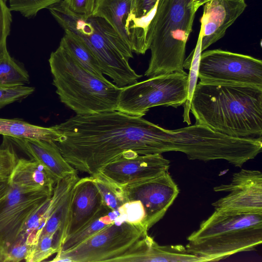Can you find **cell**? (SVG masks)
Wrapping results in <instances>:
<instances>
[{"mask_svg":"<svg viewBox=\"0 0 262 262\" xmlns=\"http://www.w3.org/2000/svg\"><path fill=\"white\" fill-rule=\"evenodd\" d=\"M154 123L118 111L76 115L53 126L55 142L65 160L90 176L119 158L154 154Z\"/></svg>","mask_w":262,"mask_h":262,"instance_id":"6da1fadb","label":"cell"},{"mask_svg":"<svg viewBox=\"0 0 262 262\" xmlns=\"http://www.w3.org/2000/svg\"><path fill=\"white\" fill-rule=\"evenodd\" d=\"M190 111L195 123L228 136L262 139V88L196 84Z\"/></svg>","mask_w":262,"mask_h":262,"instance_id":"7a4b0ae2","label":"cell"},{"mask_svg":"<svg viewBox=\"0 0 262 262\" xmlns=\"http://www.w3.org/2000/svg\"><path fill=\"white\" fill-rule=\"evenodd\" d=\"M48 9L64 30L71 31L86 44L96 57L103 74L117 86L123 88L142 77L129 63L133 57L131 48L105 19L75 13L62 0Z\"/></svg>","mask_w":262,"mask_h":262,"instance_id":"3957f363","label":"cell"},{"mask_svg":"<svg viewBox=\"0 0 262 262\" xmlns=\"http://www.w3.org/2000/svg\"><path fill=\"white\" fill-rule=\"evenodd\" d=\"M187 240V252L203 262L253 250L262 243V212L214 210Z\"/></svg>","mask_w":262,"mask_h":262,"instance_id":"277c9868","label":"cell"},{"mask_svg":"<svg viewBox=\"0 0 262 262\" xmlns=\"http://www.w3.org/2000/svg\"><path fill=\"white\" fill-rule=\"evenodd\" d=\"M49 63L60 101L77 115L117 110L122 88L88 71L62 45Z\"/></svg>","mask_w":262,"mask_h":262,"instance_id":"5b68a950","label":"cell"},{"mask_svg":"<svg viewBox=\"0 0 262 262\" xmlns=\"http://www.w3.org/2000/svg\"><path fill=\"white\" fill-rule=\"evenodd\" d=\"M196 12L191 0H159L147 32L151 56L145 76L184 71L186 43Z\"/></svg>","mask_w":262,"mask_h":262,"instance_id":"8992f818","label":"cell"},{"mask_svg":"<svg viewBox=\"0 0 262 262\" xmlns=\"http://www.w3.org/2000/svg\"><path fill=\"white\" fill-rule=\"evenodd\" d=\"M188 74L184 71L162 74L122 88L117 111L144 116L154 106L183 105L188 96Z\"/></svg>","mask_w":262,"mask_h":262,"instance_id":"52a82bcc","label":"cell"},{"mask_svg":"<svg viewBox=\"0 0 262 262\" xmlns=\"http://www.w3.org/2000/svg\"><path fill=\"white\" fill-rule=\"evenodd\" d=\"M147 234L142 228L124 223L112 224L74 248L57 253L52 261L110 262L126 252Z\"/></svg>","mask_w":262,"mask_h":262,"instance_id":"ba28073f","label":"cell"},{"mask_svg":"<svg viewBox=\"0 0 262 262\" xmlns=\"http://www.w3.org/2000/svg\"><path fill=\"white\" fill-rule=\"evenodd\" d=\"M199 78L203 83L248 85L262 88V61L221 49L201 54Z\"/></svg>","mask_w":262,"mask_h":262,"instance_id":"9c48e42d","label":"cell"},{"mask_svg":"<svg viewBox=\"0 0 262 262\" xmlns=\"http://www.w3.org/2000/svg\"><path fill=\"white\" fill-rule=\"evenodd\" d=\"M52 193L48 189L24 191L11 183L8 192L0 202V248L3 254L16 239L31 214Z\"/></svg>","mask_w":262,"mask_h":262,"instance_id":"30bf717a","label":"cell"},{"mask_svg":"<svg viewBox=\"0 0 262 262\" xmlns=\"http://www.w3.org/2000/svg\"><path fill=\"white\" fill-rule=\"evenodd\" d=\"M124 191L128 201H139L144 206L148 231L164 216L177 198L179 189L167 171L129 183L124 186Z\"/></svg>","mask_w":262,"mask_h":262,"instance_id":"8fae6325","label":"cell"},{"mask_svg":"<svg viewBox=\"0 0 262 262\" xmlns=\"http://www.w3.org/2000/svg\"><path fill=\"white\" fill-rule=\"evenodd\" d=\"M228 194L212 204L214 210L236 212H262V174L257 170L242 169L230 182L214 187Z\"/></svg>","mask_w":262,"mask_h":262,"instance_id":"7c38bea8","label":"cell"},{"mask_svg":"<svg viewBox=\"0 0 262 262\" xmlns=\"http://www.w3.org/2000/svg\"><path fill=\"white\" fill-rule=\"evenodd\" d=\"M110 211L103 204L92 177L79 178L72 189L64 241L96 218L106 215Z\"/></svg>","mask_w":262,"mask_h":262,"instance_id":"4fadbf2b","label":"cell"},{"mask_svg":"<svg viewBox=\"0 0 262 262\" xmlns=\"http://www.w3.org/2000/svg\"><path fill=\"white\" fill-rule=\"evenodd\" d=\"M169 167V160L162 154H155L119 158L103 166L97 172L123 186L160 174L168 171Z\"/></svg>","mask_w":262,"mask_h":262,"instance_id":"5bb4252c","label":"cell"},{"mask_svg":"<svg viewBox=\"0 0 262 262\" xmlns=\"http://www.w3.org/2000/svg\"><path fill=\"white\" fill-rule=\"evenodd\" d=\"M201 19L203 52L222 38L247 7L245 0H208Z\"/></svg>","mask_w":262,"mask_h":262,"instance_id":"9a60e30c","label":"cell"},{"mask_svg":"<svg viewBox=\"0 0 262 262\" xmlns=\"http://www.w3.org/2000/svg\"><path fill=\"white\" fill-rule=\"evenodd\" d=\"M203 262L181 245H159L146 234L126 252L110 262Z\"/></svg>","mask_w":262,"mask_h":262,"instance_id":"2e32d148","label":"cell"},{"mask_svg":"<svg viewBox=\"0 0 262 262\" xmlns=\"http://www.w3.org/2000/svg\"><path fill=\"white\" fill-rule=\"evenodd\" d=\"M79 179V178L76 173L56 182L47 212L46 222L40 231L36 241L39 237L44 235L57 234L61 246L64 241L72 189Z\"/></svg>","mask_w":262,"mask_h":262,"instance_id":"e0dca14e","label":"cell"},{"mask_svg":"<svg viewBox=\"0 0 262 262\" xmlns=\"http://www.w3.org/2000/svg\"><path fill=\"white\" fill-rule=\"evenodd\" d=\"M32 160L42 165L56 182L77 173L63 158L54 141L31 139L11 138Z\"/></svg>","mask_w":262,"mask_h":262,"instance_id":"ac0fdd59","label":"cell"},{"mask_svg":"<svg viewBox=\"0 0 262 262\" xmlns=\"http://www.w3.org/2000/svg\"><path fill=\"white\" fill-rule=\"evenodd\" d=\"M159 0H132L125 29L133 51L144 54L149 50L147 32Z\"/></svg>","mask_w":262,"mask_h":262,"instance_id":"d6986e66","label":"cell"},{"mask_svg":"<svg viewBox=\"0 0 262 262\" xmlns=\"http://www.w3.org/2000/svg\"><path fill=\"white\" fill-rule=\"evenodd\" d=\"M10 181L26 192L46 189L53 191L56 183L53 176L42 165L35 160L24 158H18Z\"/></svg>","mask_w":262,"mask_h":262,"instance_id":"ffe728a7","label":"cell"},{"mask_svg":"<svg viewBox=\"0 0 262 262\" xmlns=\"http://www.w3.org/2000/svg\"><path fill=\"white\" fill-rule=\"evenodd\" d=\"M132 3V0H97L92 14L105 19L129 47L125 23Z\"/></svg>","mask_w":262,"mask_h":262,"instance_id":"44dd1931","label":"cell"},{"mask_svg":"<svg viewBox=\"0 0 262 262\" xmlns=\"http://www.w3.org/2000/svg\"><path fill=\"white\" fill-rule=\"evenodd\" d=\"M0 135L5 137L56 142L58 134L53 127L31 124L20 119L0 118Z\"/></svg>","mask_w":262,"mask_h":262,"instance_id":"7402d4cb","label":"cell"},{"mask_svg":"<svg viewBox=\"0 0 262 262\" xmlns=\"http://www.w3.org/2000/svg\"><path fill=\"white\" fill-rule=\"evenodd\" d=\"M60 44L64 47L88 71L101 78H105L98 61L86 44L71 31L65 30Z\"/></svg>","mask_w":262,"mask_h":262,"instance_id":"603a6c76","label":"cell"},{"mask_svg":"<svg viewBox=\"0 0 262 262\" xmlns=\"http://www.w3.org/2000/svg\"><path fill=\"white\" fill-rule=\"evenodd\" d=\"M29 81L26 69L9 54L7 48L0 53V86L24 85Z\"/></svg>","mask_w":262,"mask_h":262,"instance_id":"cb8c5ba5","label":"cell"},{"mask_svg":"<svg viewBox=\"0 0 262 262\" xmlns=\"http://www.w3.org/2000/svg\"><path fill=\"white\" fill-rule=\"evenodd\" d=\"M90 176L100 193L103 204L111 211L118 210L128 202L124 191L125 185H119L99 172Z\"/></svg>","mask_w":262,"mask_h":262,"instance_id":"d4e9b609","label":"cell"},{"mask_svg":"<svg viewBox=\"0 0 262 262\" xmlns=\"http://www.w3.org/2000/svg\"><path fill=\"white\" fill-rule=\"evenodd\" d=\"M202 52L201 34L200 32L195 48L192 51L189 56L185 59L183 64L184 69L189 70L188 96L184 103V111L183 116L184 122H186L188 125L191 124L189 113L191 99L199 78V62Z\"/></svg>","mask_w":262,"mask_h":262,"instance_id":"484cf974","label":"cell"},{"mask_svg":"<svg viewBox=\"0 0 262 262\" xmlns=\"http://www.w3.org/2000/svg\"><path fill=\"white\" fill-rule=\"evenodd\" d=\"M114 223L108 213L96 218L78 231L67 237L57 253L65 252L74 248L103 228Z\"/></svg>","mask_w":262,"mask_h":262,"instance_id":"4316f807","label":"cell"},{"mask_svg":"<svg viewBox=\"0 0 262 262\" xmlns=\"http://www.w3.org/2000/svg\"><path fill=\"white\" fill-rule=\"evenodd\" d=\"M60 246V239L57 234L41 236L31 246L25 260L27 262L43 261L57 253Z\"/></svg>","mask_w":262,"mask_h":262,"instance_id":"83f0119b","label":"cell"},{"mask_svg":"<svg viewBox=\"0 0 262 262\" xmlns=\"http://www.w3.org/2000/svg\"><path fill=\"white\" fill-rule=\"evenodd\" d=\"M117 210L118 215L115 221V224L121 225L127 223L140 227L148 232L146 227L145 210L139 201H128Z\"/></svg>","mask_w":262,"mask_h":262,"instance_id":"f1b7e54d","label":"cell"},{"mask_svg":"<svg viewBox=\"0 0 262 262\" xmlns=\"http://www.w3.org/2000/svg\"><path fill=\"white\" fill-rule=\"evenodd\" d=\"M51 200V197L43 202L31 214L20 233L26 236L27 242L30 246L36 242L37 236L46 222L47 212Z\"/></svg>","mask_w":262,"mask_h":262,"instance_id":"f546056e","label":"cell"},{"mask_svg":"<svg viewBox=\"0 0 262 262\" xmlns=\"http://www.w3.org/2000/svg\"><path fill=\"white\" fill-rule=\"evenodd\" d=\"M62 0H10L11 11L19 12L27 18L34 17L40 10L48 8Z\"/></svg>","mask_w":262,"mask_h":262,"instance_id":"4dcf8cb0","label":"cell"},{"mask_svg":"<svg viewBox=\"0 0 262 262\" xmlns=\"http://www.w3.org/2000/svg\"><path fill=\"white\" fill-rule=\"evenodd\" d=\"M35 88L26 85L11 87L0 86V108L31 95Z\"/></svg>","mask_w":262,"mask_h":262,"instance_id":"1f68e13d","label":"cell"},{"mask_svg":"<svg viewBox=\"0 0 262 262\" xmlns=\"http://www.w3.org/2000/svg\"><path fill=\"white\" fill-rule=\"evenodd\" d=\"M31 246L26 236L20 233L15 242L4 251V262H19L25 260Z\"/></svg>","mask_w":262,"mask_h":262,"instance_id":"d6a6232c","label":"cell"},{"mask_svg":"<svg viewBox=\"0 0 262 262\" xmlns=\"http://www.w3.org/2000/svg\"><path fill=\"white\" fill-rule=\"evenodd\" d=\"M18 158L10 147L0 148V178L10 177Z\"/></svg>","mask_w":262,"mask_h":262,"instance_id":"836d02e7","label":"cell"},{"mask_svg":"<svg viewBox=\"0 0 262 262\" xmlns=\"http://www.w3.org/2000/svg\"><path fill=\"white\" fill-rule=\"evenodd\" d=\"M11 11L6 2L0 0V53L7 48V38L12 21Z\"/></svg>","mask_w":262,"mask_h":262,"instance_id":"e575fe53","label":"cell"},{"mask_svg":"<svg viewBox=\"0 0 262 262\" xmlns=\"http://www.w3.org/2000/svg\"><path fill=\"white\" fill-rule=\"evenodd\" d=\"M97 0H62L72 12L85 15H92Z\"/></svg>","mask_w":262,"mask_h":262,"instance_id":"d590c367","label":"cell"},{"mask_svg":"<svg viewBox=\"0 0 262 262\" xmlns=\"http://www.w3.org/2000/svg\"><path fill=\"white\" fill-rule=\"evenodd\" d=\"M10 186V177L0 178V202L7 195Z\"/></svg>","mask_w":262,"mask_h":262,"instance_id":"8d00e7d4","label":"cell"},{"mask_svg":"<svg viewBox=\"0 0 262 262\" xmlns=\"http://www.w3.org/2000/svg\"><path fill=\"white\" fill-rule=\"evenodd\" d=\"M208 0H191V5L193 10L196 12L199 7L204 5Z\"/></svg>","mask_w":262,"mask_h":262,"instance_id":"74e56055","label":"cell"},{"mask_svg":"<svg viewBox=\"0 0 262 262\" xmlns=\"http://www.w3.org/2000/svg\"><path fill=\"white\" fill-rule=\"evenodd\" d=\"M4 254L2 250L0 248V262H4Z\"/></svg>","mask_w":262,"mask_h":262,"instance_id":"f35d334b","label":"cell"},{"mask_svg":"<svg viewBox=\"0 0 262 262\" xmlns=\"http://www.w3.org/2000/svg\"><path fill=\"white\" fill-rule=\"evenodd\" d=\"M5 2H6L7 0H3Z\"/></svg>","mask_w":262,"mask_h":262,"instance_id":"ab89813d","label":"cell"}]
</instances>
